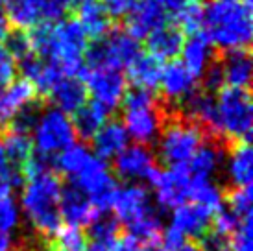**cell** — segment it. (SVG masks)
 I'll return each mask as SVG.
<instances>
[{"label":"cell","mask_w":253,"mask_h":251,"mask_svg":"<svg viewBox=\"0 0 253 251\" xmlns=\"http://www.w3.org/2000/svg\"><path fill=\"white\" fill-rule=\"evenodd\" d=\"M189 203H194L198 207L209 210L214 216L218 210L224 207V190L214 181L198 185V187L192 188V196H190Z\"/></svg>","instance_id":"836d02e7"},{"label":"cell","mask_w":253,"mask_h":251,"mask_svg":"<svg viewBox=\"0 0 253 251\" xmlns=\"http://www.w3.org/2000/svg\"><path fill=\"white\" fill-rule=\"evenodd\" d=\"M63 192V183L54 170L28 174L22 185L21 209L30 227L42 242L54 237L61 229L59 198Z\"/></svg>","instance_id":"3957f363"},{"label":"cell","mask_w":253,"mask_h":251,"mask_svg":"<svg viewBox=\"0 0 253 251\" xmlns=\"http://www.w3.org/2000/svg\"><path fill=\"white\" fill-rule=\"evenodd\" d=\"M224 205L240 220L252 218V187L229 188L224 192Z\"/></svg>","instance_id":"e575fe53"},{"label":"cell","mask_w":253,"mask_h":251,"mask_svg":"<svg viewBox=\"0 0 253 251\" xmlns=\"http://www.w3.org/2000/svg\"><path fill=\"white\" fill-rule=\"evenodd\" d=\"M141 251H165L159 244H146Z\"/></svg>","instance_id":"7dc6e473"},{"label":"cell","mask_w":253,"mask_h":251,"mask_svg":"<svg viewBox=\"0 0 253 251\" xmlns=\"http://www.w3.org/2000/svg\"><path fill=\"white\" fill-rule=\"evenodd\" d=\"M72 181H74L72 183L74 187H78L89 198L94 210H111L115 194L119 190V183L109 172L106 161L98 159L94 155L91 165Z\"/></svg>","instance_id":"7c38bea8"},{"label":"cell","mask_w":253,"mask_h":251,"mask_svg":"<svg viewBox=\"0 0 253 251\" xmlns=\"http://www.w3.org/2000/svg\"><path fill=\"white\" fill-rule=\"evenodd\" d=\"M154 2L167 13V17L176 19V22H177V19L187 11V7L192 4L190 0H154Z\"/></svg>","instance_id":"60d3db41"},{"label":"cell","mask_w":253,"mask_h":251,"mask_svg":"<svg viewBox=\"0 0 253 251\" xmlns=\"http://www.w3.org/2000/svg\"><path fill=\"white\" fill-rule=\"evenodd\" d=\"M82 2H84V0H67V4H69V6H72V4H82Z\"/></svg>","instance_id":"681fc988"},{"label":"cell","mask_w":253,"mask_h":251,"mask_svg":"<svg viewBox=\"0 0 253 251\" xmlns=\"http://www.w3.org/2000/svg\"><path fill=\"white\" fill-rule=\"evenodd\" d=\"M46 96L56 107L65 115H74L87 104V89L82 78L78 76H61L56 84L50 87Z\"/></svg>","instance_id":"ffe728a7"},{"label":"cell","mask_w":253,"mask_h":251,"mask_svg":"<svg viewBox=\"0 0 253 251\" xmlns=\"http://www.w3.org/2000/svg\"><path fill=\"white\" fill-rule=\"evenodd\" d=\"M177 251H200V248H198L196 244H192V242H187V244L181 246Z\"/></svg>","instance_id":"bcb514c9"},{"label":"cell","mask_w":253,"mask_h":251,"mask_svg":"<svg viewBox=\"0 0 253 251\" xmlns=\"http://www.w3.org/2000/svg\"><path fill=\"white\" fill-rule=\"evenodd\" d=\"M15 74H17V63L4 46V42H0V87L11 84Z\"/></svg>","instance_id":"74e56055"},{"label":"cell","mask_w":253,"mask_h":251,"mask_svg":"<svg viewBox=\"0 0 253 251\" xmlns=\"http://www.w3.org/2000/svg\"><path fill=\"white\" fill-rule=\"evenodd\" d=\"M212 54H214L212 42L202 30H198V32H190L189 37L183 41L179 56H181L183 67L198 80L204 76L205 70L214 63Z\"/></svg>","instance_id":"ac0fdd59"},{"label":"cell","mask_w":253,"mask_h":251,"mask_svg":"<svg viewBox=\"0 0 253 251\" xmlns=\"http://www.w3.org/2000/svg\"><path fill=\"white\" fill-rule=\"evenodd\" d=\"M71 120L74 126V131H76V137L91 140L102 127V124L109 120V113L106 109H102L100 105L87 102L80 111L74 113V117Z\"/></svg>","instance_id":"f546056e"},{"label":"cell","mask_w":253,"mask_h":251,"mask_svg":"<svg viewBox=\"0 0 253 251\" xmlns=\"http://www.w3.org/2000/svg\"><path fill=\"white\" fill-rule=\"evenodd\" d=\"M30 135L34 155L54 163V168L57 155L63 154L72 144H76V131L71 117L52 105L39 111L37 122Z\"/></svg>","instance_id":"5b68a950"},{"label":"cell","mask_w":253,"mask_h":251,"mask_svg":"<svg viewBox=\"0 0 253 251\" xmlns=\"http://www.w3.org/2000/svg\"><path fill=\"white\" fill-rule=\"evenodd\" d=\"M120 105L124 109L122 124L126 127L127 137L133 139L135 144H142V146L154 144L167 120L154 92L144 91V89L126 91Z\"/></svg>","instance_id":"277c9868"},{"label":"cell","mask_w":253,"mask_h":251,"mask_svg":"<svg viewBox=\"0 0 253 251\" xmlns=\"http://www.w3.org/2000/svg\"><path fill=\"white\" fill-rule=\"evenodd\" d=\"M190 2H198V0H190Z\"/></svg>","instance_id":"f907efd6"},{"label":"cell","mask_w":253,"mask_h":251,"mask_svg":"<svg viewBox=\"0 0 253 251\" xmlns=\"http://www.w3.org/2000/svg\"><path fill=\"white\" fill-rule=\"evenodd\" d=\"M37 91L36 87L26 82L24 78L21 80H13L11 84L6 87V91H2V105H4V113L7 117V122L11 120L13 115L22 111L24 107L36 104Z\"/></svg>","instance_id":"f1b7e54d"},{"label":"cell","mask_w":253,"mask_h":251,"mask_svg":"<svg viewBox=\"0 0 253 251\" xmlns=\"http://www.w3.org/2000/svg\"><path fill=\"white\" fill-rule=\"evenodd\" d=\"M141 56V42L126 30H113L104 37L87 44L84 54V69H127Z\"/></svg>","instance_id":"ba28073f"},{"label":"cell","mask_w":253,"mask_h":251,"mask_svg":"<svg viewBox=\"0 0 253 251\" xmlns=\"http://www.w3.org/2000/svg\"><path fill=\"white\" fill-rule=\"evenodd\" d=\"M163 65L159 59H155L150 54H142L127 67V78L135 85V89L154 92V89L159 87Z\"/></svg>","instance_id":"83f0119b"},{"label":"cell","mask_w":253,"mask_h":251,"mask_svg":"<svg viewBox=\"0 0 253 251\" xmlns=\"http://www.w3.org/2000/svg\"><path fill=\"white\" fill-rule=\"evenodd\" d=\"M21 222V210L11 196L0 198V237H9Z\"/></svg>","instance_id":"d590c367"},{"label":"cell","mask_w":253,"mask_h":251,"mask_svg":"<svg viewBox=\"0 0 253 251\" xmlns=\"http://www.w3.org/2000/svg\"><path fill=\"white\" fill-rule=\"evenodd\" d=\"M94 207L91 205L89 198L78 187H63L61 198H59V214L61 222H65L69 227H84L91 222L94 216Z\"/></svg>","instance_id":"7402d4cb"},{"label":"cell","mask_w":253,"mask_h":251,"mask_svg":"<svg viewBox=\"0 0 253 251\" xmlns=\"http://www.w3.org/2000/svg\"><path fill=\"white\" fill-rule=\"evenodd\" d=\"M87 238L91 244H115L120 238V223L111 210H96L87 223Z\"/></svg>","instance_id":"4dcf8cb0"},{"label":"cell","mask_w":253,"mask_h":251,"mask_svg":"<svg viewBox=\"0 0 253 251\" xmlns=\"http://www.w3.org/2000/svg\"><path fill=\"white\" fill-rule=\"evenodd\" d=\"M113 251H141V244L139 242H135L131 237H120L115 244H113Z\"/></svg>","instance_id":"b9f144b4"},{"label":"cell","mask_w":253,"mask_h":251,"mask_svg":"<svg viewBox=\"0 0 253 251\" xmlns=\"http://www.w3.org/2000/svg\"><path fill=\"white\" fill-rule=\"evenodd\" d=\"M126 17V32L137 41L146 39L152 32L161 28L163 24H167V19H169L167 13L154 0H137L133 9Z\"/></svg>","instance_id":"d6986e66"},{"label":"cell","mask_w":253,"mask_h":251,"mask_svg":"<svg viewBox=\"0 0 253 251\" xmlns=\"http://www.w3.org/2000/svg\"><path fill=\"white\" fill-rule=\"evenodd\" d=\"M220 139L235 142H250L253 122V107L250 89L222 87L214 96Z\"/></svg>","instance_id":"52a82bcc"},{"label":"cell","mask_w":253,"mask_h":251,"mask_svg":"<svg viewBox=\"0 0 253 251\" xmlns=\"http://www.w3.org/2000/svg\"><path fill=\"white\" fill-rule=\"evenodd\" d=\"M100 4L104 6V9L107 11L109 17L120 19V17H126L133 6L137 4V0H98Z\"/></svg>","instance_id":"ab89813d"},{"label":"cell","mask_w":253,"mask_h":251,"mask_svg":"<svg viewBox=\"0 0 253 251\" xmlns=\"http://www.w3.org/2000/svg\"><path fill=\"white\" fill-rule=\"evenodd\" d=\"M229 250L231 251H253V231L252 218L242 220L237 231L229 237Z\"/></svg>","instance_id":"8d00e7d4"},{"label":"cell","mask_w":253,"mask_h":251,"mask_svg":"<svg viewBox=\"0 0 253 251\" xmlns=\"http://www.w3.org/2000/svg\"><path fill=\"white\" fill-rule=\"evenodd\" d=\"M224 165L229 188L252 187L253 155L250 142H235V146L225 154Z\"/></svg>","instance_id":"44dd1931"},{"label":"cell","mask_w":253,"mask_h":251,"mask_svg":"<svg viewBox=\"0 0 253 251\" xmlns=\"http://www.w3.org/2000/svg\"><path fill=\"white\" fill-rule=\"evenodd\" d=\"M157 170V157L150 146L127 144L115 157V174L126 183L152 181Z\"/></svg>","instance_id":"9a60e30c"},{"label":"cell","mask_w":253,"mask_h":251,"mask_svg":"<svg viewBox=\"0 0 253 251\" xmlns=\"http://www.w3.org/2000/svg\"><path fill=\"white\" fill-rule=\"evenodd\" d=\"M159 87L167 104L176 105V107L183 105L187 98H190L198 91L196 78L183 67L181 61H170L169 65L163 67Z\"/></svg>","instance_id":"e0dca14e"},{"label":"cell","mask_w":253,"mask_h":251,"mask_svg":"<svg viewBox=\"0 0 253 251\" xmlns=\"http://www.w3.org/2000/svg\"><path fill=\"white\" fill-rule=\"evenodd\" d=\"M222 69L225 87L248 89L252 84V56L248 50H231L225 52L222 61H218Z\"/></svg>","instance_id":"484cf974"},{"label":"cell","mask_w":253,"mask_h":251,"mask_svg":"<svg viewBox=\"0 0 253 251\" xmlns=\"http://www.w3.org/2000/svg\"><path fill=\"white\" fill-rule=\"evenodd\" d=\"M185 32L177 24H163L146 37L148 54L159 61H172L181 54Z\"/></svg>","instance_id":"cb8c5ba5"},{"label":"cell","mask_w":253,"mask_h":251,"mask_svg":"<svg viewBox=\"0 0 253 251\" xmlns=\"http://www.w3.org/2000/svg\"><path fill=\"white\" fill-rule=\"evenodd\" d=\"M4 6L7 22L22 32L61 21L69 9L67 0H4Z\"/></svg>","instance_id":"9c48e42d"},{"label":"cell","mask_w":253,"mask_h":251,"mask_svg":"<svg viewBox=\"0 0 253 251\" xmlns=\"http://www.w3.org/2000/svg\"><path fill=\"white\" fill-rule=\"evenodd\" d=\"M32 154L34 148L28 135L9 127L0 131V177H4L13 190L24 185V172Z\"/></svg>","instance_id":"30bf717a"},{"label":"cell","mask_w":253,"mask_h":251,"mask_svg":"<svg viewBox=\"0 0 253 251\" xmlns=\"http://www.w3.org/2000/svg\"><path fill=\"white\" fill-rule=\"evenodd\" d=\"M225 154L227 152L224 150V142L216 139H212L211 142L205 140L204 144L198 148V152L192 155V159L185 165L192 188L198 185H204V183L214 181V175L224 167Z\"/></svg>","instance_id":"2e32d148"},{"label":"cell","mask_w":253,"mask_h":251,"mask_svg":"<svg viewBox=\"0 0 253 251\" xmlns=\"http://www.w3.org/2000/svg\"><path fill=\"white\" fill-rule=\"evenodd\" d=\"M200 30L212 46L231 52L248 50L252 42V0H209L202 7Z\"/></svg>","instance_id":"7a4b0ae2"},{"label":"cell","mask_w":253,"mask_h":251,"mask_svg":"<svg viewBox=\"0 0 253 251\" xmlns=\"http://www.w3.org/2000/svg\"><path fill=\"white\" fill-rule=\"evenodd\" d=\"M85 251H113V244H91Z\"/></svg>","instance_id":"ee69618b"},{"label":"cell","mask_w":253,"mask_h":251,"mask_svg":"<svg viewBox=\"0 0 253 251\" xmlns=\"http://www.w3.org/2000/svg\"><path fill=\"white\" fill-rule=\"evenodd\" d=\"M157 159L167 168L187 165L198 148L205 142V133L185 117H172L165 120L161 133L157 137Z\"/></svg>","instance_id":"8992f818"},{"label":"cell","mask_w":253,"mask_h":251,"mask_svg":"<svg viewBox=\"0 0 253 251\" xmlns=\"http://www.w3.org/2000/svg\"><path fill=\"white\" fill-rule=\"evenodd\" d=\"M92 159H94V154L87 146L72 144L71 148L65 150L63 154H59L56 157V168L67 177L76 179L78 175L91 165Z\"/></svg>","instance_id":"1f68e13d"},{"label":"cell","mask_w":253,"mask_h":251,"mask_svg":"<svg viewBox=\"0 0 253 251\" xmlns=\"http://www.w3.org/2000/svg\"><path fill=\"white\" fill-rule=\"evenodd\" d=\"M127 142H129V137H127L124 124L120 120L109 119L92 137V146H94L92 154L102 161L115 159L127 146Z\"/></svg>","instance_id":"d4e9b609"},{"label":"cell","mask_w":253,"mask_h":251,"mask_svg":"<svg viewBox=\"0 0 253 251\" xmlns=\"http://www.w3.org/2000/svg\"><path fill=\"white\" fill-rule=\"evenodd\" d=\"M150 185L155 190V200L159 209H177L190 202L192 196V183L187 174V168L172 167L167 170H157L152 177Z\"/></svg>","instance_id":"4fadbf2b"},{"label":"cell","mask_w":253,"mask_h":251,"mask_svg":"<svg viewBox=\"0 0 253 251\" xmlns=\"http://www.w3.org/2000/svg\"><path fill=\"white\" fill-rule=\"evenodd\" d=\"M32 52L39 59L56 65L65 76L82 78L84 54L89 39L76 19H61L32 28L28 34Z\"/></svg>","instance_id":"6da1fadb"},{"label":"cell","mask_w":253,"mask_h":251,"mask_svg":"<svg viewBox=\"0 0 253 251\" xmlns=\"http://www.w3.org/2000/svg\"><path fill=\"white\" fill-rule=\"evenodd\" d=\"M76 22L84 30L87 39L92 37L96 41L100 37H104L107 32H111V17L107 15L98 0H84L82 4H78Z\"/></svg>","instance_id":"4316f807"},{"label":"cell","mask_w":253,"mask_h":251,"mask_svg":"<svg viewBox=\"0 0 253 251\" xmlns=\"http://www.w3.org/2000/svg\"><path fill=\"white\" fill-rule=\"evenodd\" d=\"M82 82L87 89V96L91 94L92 104L100 105L111 115L120 107L126 94V76L122 70L115 69H84Z\"/></svg>","instance_id":"8fae6325"},{"label":"cell","mask_w":253,"mask_h":251,"mask_svg":"<svg viewBox=\"0 0 253 251\" xmlns=\"http://www.w3.org/2000/svg\"><path fill=\"white\" fill-rule=\"evenodd\" d=\"M154 209L157 207L152 203V196L141 183H126L119 187L111 205V212L120 225H126V229L148 216Z\"/></svg>","instance_id":"5bb4252c"},{"label":"cell","mask_w":253,"mask_h":251,"mask_svg":"<svg viewBox=\"0 0 253 251\" xmlns=\"http://www.w3.org/2000/svg\"><path fill=\"white\" fill-rule=\"evenodd\" d=\"M7 122V117L4 113V105H2V91H0V126H4Z\"/></svg>","instance_id":"f6af8a7d"},{"label":"cell","mask_w":253,"mask_h":251,"mask_svg":"<svg viewBox=\"0 0 253 251\" xmlns=\"http://www.w3.org/2000/svg\"><path fill=\"white\" fill-rule=\"evenodd\" d=\"M202 82H204V91L211 92V94L212 92H218L222 87H225L224 76H222V69H220L218 61H214L209 69L205 70V74L202 76Z\"/></svg>","instance_id":"f35d334b"},{"label":"cell","mask_w":253,"mask_h":251,"mask_svg":"<svg viewBox=\"0 0 253 251\" xmlns=\"http://www.w3.org/2000/svg\"><path fill=\"white\" fill-rule=\"evenodd\" d=\"M6 251H28V250H26L24 246H19V248H13V246H9Z\"/></svg>","instance_id":"c3c4849f"},{"label":"cell","mask_w":253,"mask_h":251,"mask_svg":"<svg viewBox=\"0 0 253 251\" xmlns=\"http://www.w3.org/2000/svg\"><path fill=\"white\" fill-rule=\"evenodd\" d=\"M7 34H9V22L6 19V6L4 0H0V42H4Z\"/></svg>","instance_id":"7bdbcfd3"},{"label":"cell","mask_w":253,"mask_h":251,"mask_svg":"<svg viewBox=\"0 0 253 251\" xmlns=\"http://www.w3.org/2000/svg\"><path fill=\"white\" fill-rule=\"evenodd\" d=\"M211 222L212 214L209 210L202 209L194 203H185L172 210L169 225L189 240V238H200L205 231L211 229Z\"/></svg>","instance_id":"603a6c76"},{"label":"cell","mask_w":253,"mask_h":251,"mask_svg":"<svg viewBox=\"0 0 253 251\" xmlns=\"http://www.w3.org/2000/svg\"><path fill=\"white\" fill-rule=\"evenodd\" d=\"M87 246V235L84 231L67 225L42 242V251H85Z\"/></svg>","instance_id":"d6a6232c"}]
</instances>
